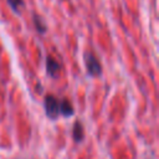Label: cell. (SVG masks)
<instances>
[{"instance_id":"cell-7","label":"cell","mask_w":159,"mask_h":159,"mask_svg":"<svg viewBox=\"0 0 159 159\" xmlns=\"http://www.w3.org/2000/svg\"><path fill=\"white\" fill-rule=\"evenodd\" d=\"M7 4L10 5V7L12 9L14 12H19V10L25 6L24 0H7Z\"/></svg>"},{"instance_id":"cell-1","label":"cell","mask_w":159,"mask_h":159,"mask_svg":"<svg viewBox=\"0 0 159 159\" xmlns=\"http://www.w3.org/2000/svg\"><path fill=\"white\" fill-rule=\"evenodd\" d=\"M83 62L87 70V73L91 77H99L102 75V65L98 60V57L89 50L84 51L83 53Z\"/></svg>"},{"instance_id":"cell-5","label":"cell","mask_w":159,"mask_h":159,"mask_svg":"<svg viewBox=\"0 0 159 159\" xmlns=\"http://www.w3.org/2000/svg\"><path fill=\"white\" fill-rule=\"evenodd\" d=\"M60 114H62L63 117H71L75 114V108L67 98L60 101Z\"/></svg>"},{"instance_id":"cell-2","label":"cell","mask_w":159,"mask_h":159,"mask_svg":"<svg viewBox=\"0 0 159 159\" xmlns=\"http://www.w3.org/2000/svg\"><path fill=\"white\" fill-rule=\"evenodd\" d=\"M43 107H45L46 116L50 119L55 120L60 117V99L57 97H55L53 94H46L45 96Z\"/></svg>"},{"instance_id":"cell-4","label":"cell","mask_w":159,"mask_h":159,"mask_svg":"<svg viewBox=\"0 0 159 159\" xmlns=\"http://www.w3.org/2000/svg\"><path fill=\"white\" fill-rule=\"evenodd\" d=\"M72 137L73 140L76 143H81L84 138V129H83V124L80 120H76L73 123V128H72Z\"/></svg>"},{"instance_id":"cell-6","label":"cell","mask_w":159,"mask_h":159,"mask_svg":"<svg viewBox=\"0 0 159 159\" xmlns=\"http://www.w3.org/2000/svg\"><path fill=\"white\" fill-rule=\"evenodd\" d=\"M32 22H34L35 29H36L37 32H40V34H45V32L47 31V25H46V22H45L43 19H42L40 15H37L36 12L32 14Z\"/></svg>"},{"instance_id":"cell-3","label":"cell","mask_w":159,"mask_h":159,"mask_svg":"<svg viewBox=\"0 0 159 159\" xmlns=\"http://www.w3.org/2000/svg\"><path fill=\"white\" fill-rule=\"evenodd\" d=\"M60 72H61V65L52 56H47L46 57V73H47V76H50L52 78H57L60 76Z\"/></svg>"}]
</instances>
